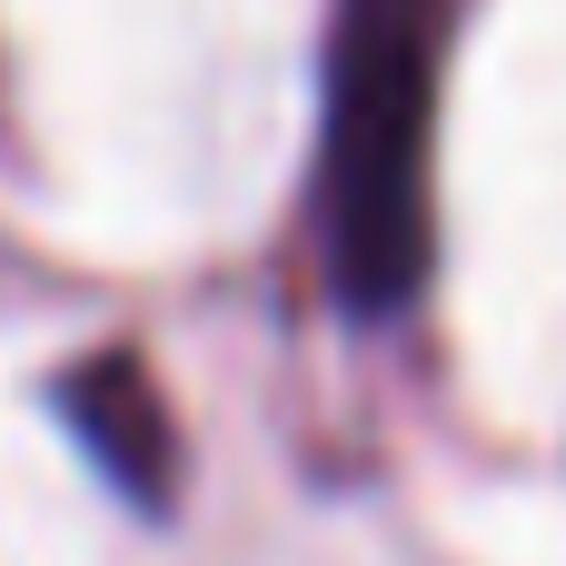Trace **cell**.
Wrapping results in <instances>:
<instances>
[{
  "label": "cell",
  "mask_w": 566,
  "mask_h": 566,
  "mask_svg": "<svg viewBox=\"0 0 566 566\" xmlns=\"http://www.w3.org/2000/svg\"><path fill=\"white\" fill-rule=\"evenodd\" d=\"M458 0H328L308 119V269L338 328H418L438 289V109Z\"/></svg>",
  "instance_id": "1"
},
{
  "label": "cell",
  "mask_w": 566,
  "mask_h": 566,
  "mask_svg": "<svg viewBox=\"0 0 566 566\" xmlns=\"http://www.w3.org/2000/svg\"><path fill=\"white\" fill-rule=\"evenodd\" d=\"M50 418L70 428V448L99 468V488L129 517H169L179 507L189 458H179V418H169V398H159L139 348H80L70 368H50Z\"/></svg>",
  "instance_id": "2"
}]
</instances>
